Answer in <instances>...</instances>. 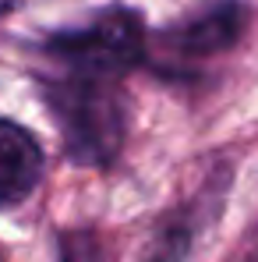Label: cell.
<instances>
[{"label": "cell", "mask_w": 258, "mask_h": 262, "mask_svg": "<svg viewBox=\"0 0 258 262\" xmlns=\"http://www.w3.org/2000/svg\"><path fill=\"white\" fill-rule=\"evenodd\" d=\"M43 145L18 121L0 117V209H18L43 181Z\"/></svg>", "instance_id": "cell-4"}, {"label": "cell", "mask_w": 258, "mask_h": 262, "mask_svg": "<svg viewBox=\"0 0 258 262\" xmlns=\"http://www.w3.org/2000/svg\"><path fill=\"white\" fill-rule=\"evenodd\" d=\"M191 241H195V220L184 213H170L152 230V241L142 262H184L191 252Z\"/></svg>", "instance_id": "cell-5"}, {"label": "cell", "mask_w": 258, "mask_h": 262, "mask_svg": "<svg viewBox=\"0 0 258 262\" xmlns=\"http://www.w3.org/2000/svg\"><path fill=\"white\" fill-rule=\"evenodd\" d=\"M244 21H248V11L241 0H216L209 7L195 11L191 18L167 25L159 32V43L177 60H209L226 53L241 39Z\"/></svg>", "instance_id": "cell-3"}, {"label": "cell", "mask_w": 258, "mask_h": 262, "mask_svg": "<svg viewBox=\"0 0 258 262\" xmlns=\"http://www.w3.org/2000/svg\"><path fill=\"white\" fill-rule=\"evenodd\" d=\"M7 7H14V0H0V11H7Z\"/></svg>", "instance_id": "cell-7"}, {"label": "cell", "mask_w": 258, "mask_h": 262, "mask_svg": "<svg viewBox=\"0 0 258 262\" xmlns=\"http://www.w3.org/2000/svg\"><path fill=\"white\" fill-rule=\"evenodd\" d=\"M57 262H117L110 241L92 230V227H75L57 234Z\"/></svg>", "instance_id": "cell-6"}, {"label": "cell", "mask_w": 258, "mask_h": 262, "mask_svg": "<svg viewBox=\"0 0 258 262\" xmlns=\"http://www.w3.org/2000/svg\"><path fill=\"white\" fill-rule=\"evenodd\" d=\"M39 96L60 131V149L75 167L106 170L128 138V96L121 78L99 75H39Z\"/></svg>", "instance_id": "cell-1"}, {"label": "cell", "mask_w": 258, "mask_h": 262, "mask_svg": "<svg viewBox=\"0 0 258 262\" xmlns=\"http://www.w3.org/2000/svg\"><path fill=\"white\" fill-rule=\"evenodd\" d=\"M149 29L138 11L131 7H103L78 29H60L36 46L46 60L71 75H99V78H124L145 60Z\"/></svg>", "instance_id": "cell-2"}]
</instances>
